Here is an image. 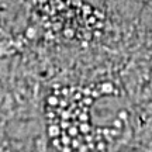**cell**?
<instances>
[{"label": "cell", "mask_w": 152, "mask_h": 152, "mask_svg": "<svg viewBox=\"0 0 152 152\" xmlns=\"http://www.w3.org/2000/svg\"><path fill=\"white\" fill-rule=\"evenodd\" d=\"M92 102H93L92 97H85V103H86L87 106H90V104H92Z\"/></svg>", "instance_id": "cell-12"}, {"label": "cell", "mask_w": 152, "mask_h": 152, "mask_svg": "<svg viewBox=\"0 0 152 152\" xmlns=\"http://www.w3.org/2000/svg\"><path fill=\"white\" fill-rule=\"evenodd\" d=\"M59 104V100H58V97H55V96H49L48 97V106H51V107H55V106H58Z\"/></svg>", "instance_id": "cell-6"}, {"label": "cell", "mask_w": 152, "mask_h": 152, "mask_svg": "<svg viewBox=\"0 0 152 152\" xmlns=\"http://www.w3.org/2000/svg\"><path fill=\"white\" fill-rule=\"evenodd\" d=\"M106 148H107V144H106V141L100 140V141L96 142V151H97V152H104V151H106Z\"/></svg>", "instance_id": "cell-4"}, {"label": "cell", "mask_w": 152, "mask_h": 152, "mask_svg": "<svg viewBox=\"0 0 152 152\" xmlns=\"http://www.w3.org/2000/svg\"><path fill=\"white\" fill-rule=\"evenodd\" d=\"M38 1H39V3H41V4H44V3H47V1H48V0H38Z\"/></svg>", "instance_id": "cell-17"}, {"label": "cell", "mask_w": 152, "mask_h": 152, "mask_svg": "<svg viewBox=\"0 0 152 152\" xmlns=\"http://www.w3.org/2000/svg\"><path fill=\"white\" fill-rule=\"evenodd\" d=\"M48 134L49 137L52 138V140H55V138H58L59 135H62V128H61L59 125H49V128H48Z\"/></svg>", "instance_id": "cell-1"}, {"label": "cell", "mask_w": 152, "mask_h": 152, "mask_svg": "<svg viewBox=\"0 0 152 152\" xmlns=\"http://www.w3.org/2000/svg\"><path fill=\"white\" fill-rule=\"evenodd\" d=\"M100 92L103 93V94H110V93H113L114 92L113 83H109V82L102 83V86H100Z\"/></svg>", "instance_id": "cell-2"}, {"label": "cell", "mask_w": 152, "mask_h": 152, "mask_svg": "<svg viewBox=\"0 0 152 152\" xmlns=\"http://www.w3.org/2000/svg\"><path fill=\"white\" fill-rule=\"evenodd\" d=\"M113 125H114V127H115V128H117V130H121V128H123V123L120 121V118H117V120H115V121H114V123H113Z\"/></svg>", "instance_id": "cell-7"}, {"label": "cell", "mask_w": 152, "mask_h": 152, "mask_svg": "<svg viewBox=\"0 0 152 152\" xmlns=\"http://www.w3.org/2000/svg\"><path fill=\"white\" fill-rule=\"evenodd\" d=\"M61 144H62V147H71V144H72V137L69 135H66V132H62V135H61Z\"/></svg>", "instance_id": "cell-3"}, {"label": "cell", "mask_w": 152, "mask_h": 152, "mask_svg": "<svg viewBox=\"0 0 152 152\" xmlns=\"http://www.w3.org/2000/svg\"><path fill=\"white\" fill-rule=\"evenodd\" d=\"M79 118H80V121H83V123H87V120H89L87 118V114H85V113L80 114V117H79Z\"/></svg>", "instance_id": "cell-11"}, {"label": "cell", "mask_w": 152, "mask_h": 152, "mask_svg": "<svg viewBox=\"0 0 152 152\" xmlns=\"http://www.w3.org/2000/svg\"><path fill=\"white\" fill-rule=\"evenodd\" d=\"M80 130L83 131V132H87V131H89V125H87L86 123H85V124H80Z\"/></svg>", "instance_id": "cell-10"}, {"label": "cell", "mask_w": 152, "mask_h": 152, "mask_svg": "<svg viewBox=\"0 0 152 152\" xmlns=\"http://www.w3.org/2000/svg\"><path fill=\"white\" fill-rule=\"evenodd\" d=\"M87 151H89L87 145H86V147H80V148H79V152H87Z\"/></svg>", "instance_id": "cell-16"}, {"label": "cell", "mask_w": 152, "mask_h": 152, "mask_svg": "<svg viewBox=\"0 0 152 152\" xmlns=\"http://www.w3.org/2000/svg\"><path fill=\"white\" fill-rule=\"evenodd\" d=\"M62 152H72V147H62Z\"/></svg>", "instance_id": "cell-13"}, {"label": "cell", "mask_w": 152, "mask_h": 152, "mask_svg": "<svg viewBox=\"0 0 152 152\" xmlns=\"http://www.w3.org/2000/svg\"><path fill=\"white\" fill-rule=\"evenodd\" d=\"M93 152H97V151H96V149H94V151H93Z\"/></svg>", "instance_id": "cell-18"}, {"label": "cell", "mask_w": 152, "mask_h": 152, "mask_svg": "<svg viewBox=\"0 0 152 152\" xmlns=\"http://www.w3.org/2000/svg\"><path fill=\"white\" fill-rule=\"evenodd\" d=\"M125 115H127V113H125V111H121V113H118V118H123V120H125V118H127Z\"/></svg>", "instance_id": "cell-14"}, {"label": "cell", "mask_w": 152, "mask_h": 152, "mask_svg": "<svg viewBox=\"0 0 152 152\" xmlns=\"http://www.w3.org/2000/svg\"><path fill=\"white\" fill-rule=\"evenodd\" d=\"M83 11H85V14H90V13H89V11H90V7H89V6H85V7H83Z\"/></svg>", "instance_id": "cell-15"}, {"label": "cell", "mask_w": 152, "mask_h": 152, "mask_svg": "<svg viewBox=\"0 0 152 152\" xmlns=\"http://www.w3.org/2000/svg\"><path fill=\"white\" fill-rule=\"evenodd\" d=\"M64 34H65L68 38H72V37H73V31H72V30H65V31H64Z\"/></svg>", "instance_id": "cell-9"}, {"label": "cell", "mask_w": 152, "mask_h": 152, "mask_svg": "<svg viewBox=\"0 0 152 152\" xmlns=\"http://www.w3.org/2000/svg\"><path fill=\"white\" fill-rule=\"evenodd\" d=\"M77 132H79V130H77V125H71V127L66 130V134H68L69 137L77 135Z\"/></svg>", "instance_id": "cell-5"}, {"label": "cell", "mask_w": 152, "mask_h": 152, "mask_svg": "<svg viewBox=\"0 0 152 152\" xmlns=\"http://www.w3.org/2000/svg\"><path fill=\"white\" fill-rule=\"evenodd\" d=\"M26 34H27L28 38H34V35H35V30H34V28H28Z\"/></svg>", "instance_id": "cell-8"}]
</instances>
